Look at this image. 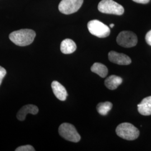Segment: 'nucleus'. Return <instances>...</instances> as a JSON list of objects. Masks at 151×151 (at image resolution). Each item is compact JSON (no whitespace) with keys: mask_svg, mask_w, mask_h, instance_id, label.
Here are the masks:
<instances>
[{"mask_svg":"<svg viewBox=\"0 0 151 151\" xmlns=\"http://www.w3.org/2000/svg\"><path fill=\"white\" fill-rule=\"evenodd\" d=\"M99 11L102 13L122 15L124 14V7L113 0H101L98 5Z\"/></svg>","mask_w":151,"mask_h":151,"instance_id":"3","label":"nucleus"},{"mask_svg":"<svg viewBox=\"0 0 151 151\" xmlns=\"http://www.w3.org/2000/svg\"><path fill=\"white\" fill-rule=\"evenodd\" d=\"M138 111L144 116L151 115V96L146 97L142 100L138 105Z\"/></svg>","mask_w":151,"mask_h":151,"instance_id":"11","label":"nucleus"},{"mask_svg":"<svg viewBox=\"0 0 151 151\" xmlns=\"http://www.w3.org/2000/svg\"><path fill=\"white\" fill-rule=\"evenodd\" d=\"M87 28L89 32L98 38H106L110 34V30L108 26L97 20H93L88 22Z\"/></svg>","mask_w":151,"mask_h":151,"instance_id":"4","label":"nucleus"},{"mask_svg":"<svg viewBox=\"0 0 151 151\" xmlns=\"http://www.w3.org/2000/svg\"><path fill=\"white\" fill-rule=\"evenodd\" d=\"M52 88L54 95L60 101H65L68 96V93L65 87L61 85L59 82L54 81L52 82Z\"/></svg>","mask_w":151,"mask_h":151,"instance_id":"9","label":"nucleus"},{"mask_svg":"<svg viewBox=\"0 0 151 151\" xmlns=\"http://www.w3.org/2000/svg\"><path fill=\"white\" fill-rule=\"evenodd\" d=\"M6 75V70L5 69L4 67L0 66V86Z\"/></svg>","mask_w":151,"mask_h":151,"instance_id":"17","label":"nucleus"},{"mask_svg":"<svg viewBox=\"0 0 151 151\" xmlns=\"http://www.w3.org/2000/svg\"><path fill=\"white\" fill-rule=\"evenodd\" d=\"M39 111L38 107L34 105L29 104L22 107L17 114V118L20 121H24L28 114L32 115L37 114Z\"/></svg>","mask_w":151,"mask_h":151,"instance_id":"10","label":"nucleus"},{"mask_svg":"<svg viewBox=\"0 0 151 151\" xmlns=\"http://www.w3.org/2000/svg\"><path fill=\"white\" fill-rule=\"evenodd\" d=\"M60 135L65 140L77 143L81 139V136L72 124L64 123L61 124L58 129Z\"/></svg>","mask_w":151,"mask_h":151,"instance_id":"5","label":"nucleus"},{"mask_svg":"<svg viewBox=\"0 0 151 151\" xmlns=\"http://www.w3.org/2000/svg\"><path fill=\"white\" fill-rule=\"evenodd\" d=\"M110 27H111V28H113V27H114V24H110V26H109Z\"/></svg>","mask_w":151,"mask_h":151,"instance_id":"20","label":"nucleus"},{"mask_svg":"<svg viewBox=\"0 0 151 151\" xmlns=\"http://www.w3.org/2000/svg\"><path fill=\"white\" fill-rule=\"evenodd\" d=\"M145 39L147 43L151 46V30L146 34Z\"/></svg>","mask_w":151,"mask_h":151,"instance_id":"18","label":"nucleus"},{"mask_svg":"<svg viewBox=\"0 0 151 151\" xmlns=\"http://www.w3.org/2000/svg\"><path fill=\"white\" fill-rule=\"evenodd\" d=\"M16 151H35V150L31 145H25V146H20L17 148Z\"/></svg>","mask_w":151,"mask_h":151,"instance_id":"16","label":"nucleus"},{"mask_svg":"<svg viewBox=\"0 0 151 151\" xmlns=\"http://www.w3.org/2000/svg\"><path fill=\"white\" fill-rule=\"evenodd\" d=\"M83 0H62L58 6L60 12L65 15H70L78 11Z\"/></svg>","mask_w":151,"mask_h":151,"instance_id":"7","label":"nucleus"},{"mask_svg":"<svg viewBox=\"0 0 151 151\" xmlns=\"http://www.w3.org/2000/svg\"><path fill=\"white\" fill-rule=\"evenodd\" d=\"M109 60L117 65H129L132 63V60L129 56L123 53H119L115 51H110L108 54Z\"/></svg>","mask_w":151,"mask_h":151,"instance_id":"8","label":"nucleus"},{"mask_svg":"<svg viewBox=\"0 0 151 151\" xmlns=\"http://www.w3.org/2000/svg\"><path fill=\"white\" fill-rule=\"evenodd\" d=\"M116 42L124 48H132L138 43L136 34L130 31H123L120 32L116 38Z\"/></svg>","mask_w":151,"mask_h":151,"instance_id":"6","label":"nucleus"},{"mask_svg":"<svg viewBox=\"0 0 151 151\" xmlns=\"http://www.w3.org/2000/svg\"><path fill=\"white\" fill-rule=\"evenodd\" d=\"M76 49L77 45L75 42L70 39H65L60 44V51L63 54L73 53Z\"/></svg>","mask_w":151,"mask_h":151,"instance_id":"12","label":"nucleus"},{"mask_svg":"<svg viewBox=\"0 0 151 151\" xmlns=\"http://www.w3.org/2000/svg\"><path fill=\"white\" fill-rule=\"evenodd\" d=\"M116 133L119 137L127 140L137 139L139 135V130L129 123H123L116 128Z\"/></svg>","mask_w":151,"mask_h":151,"instance_id":"2","label":"nucleus"},{"mask_svg":"<svg viewBox=\"0 0 151 151\" xmlns=\"http://www.w3.org/2000/svg\"><path fill=\"white\" fill-rule=\"evenodd\" d=\"M133 1L137 3L142 4H148L150 0H133Z\"/></svg>","mask_w":151,"mask_h":151,"instance_id":"19","label":"nucleus"},{"mask_svg":"<svg viewBox=\"0 0 151 151\" xmlns=\"http://www.w3.org/2000/svg\"><path fill=\"white\" fill-rule=\"evenodd\" d=\"M91 70L100 76L101 78H104L108 75V68L106 65L100 63H93L91 67Z\"/></svg>","mask_w":151,"mask_h":151,"instance_id":"14","label":"nucleus"},{"mask_svg":"<svg viewBox=\"0 0 151 151\" xmlns=\"http://www.w3.org/2000/svg\"><path fill=\"white\" fill-rule=\"evenodd\" d=\"M35 36L36 33L34 30L25 29L11 32L9 38L12 42L17 45L25 47L32 43Z\"/></svg>","mask_w":151,"mask_h":151,"instance_id":"1","label":"nucleus"},{"mask_svg":"<svg viewBox=\"0 0 151 151\" xmlns=\"http://www.w3.org/2000/svg\"><path fill=\"white\" fill-rule=\"evenodd\" d=\"M123 79L115 75H111L105 80V85L110 90H114L116 89L122 83Z\"/></svg>","mask_w":151,"mask_h":151,"instance_id":"13","label":"nucleus"},{"mask_svg":"<svg viewBox=\"0 0 151 151\" xmlns=\"http://www.w3.org/2000/svg\"><path fill=\"white\" fill-rule=\"evenodd\" d=\"M113 108V104L109 101L99 103L96 109L97 112L101 115H106L109 111Z\"/></svg>","mask_w":151,"mask_h":151,"instance_id":"15","label":"nucleus"}]
</instances>
